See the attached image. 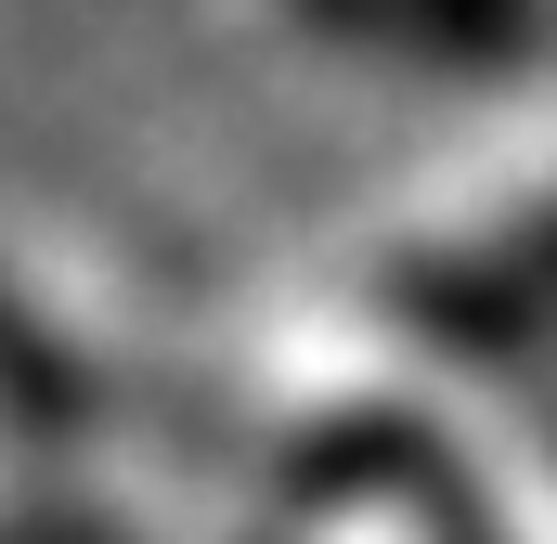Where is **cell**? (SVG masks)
<instances>
[{"label":"cell","mask_w":557,"mask_h":544,"mask_svg":"<svg viewBox=\"0 0 557 544\" xmlns=\"http://www.w3.org/2000/svg\"><path fill=\"white\" fill-rule=\"evenodd\" d=\"M363 298L416 350H532V337H557V118L441 169L428 195H403L363 247Z\"/></svg>","instance_id":"6da1fadb"},{"label":"cell","mask_w":557,"mask_h":544,"mask_svg":"<svg viewBox=\"0 0 557 544\" xmlns=\"http://www.w3.org/2000/svg\"><path fill=\"white\" fill-rule=\"evenodd\" d=\"M298 52H363V65H506L545 0H260Z\"/></svg>","instance_id":"7a4b0ae2"}]
</instances>
